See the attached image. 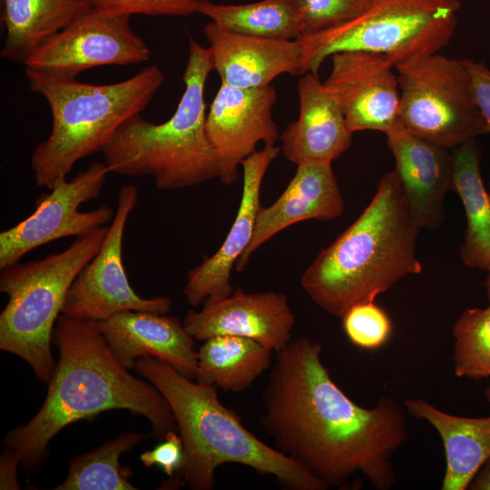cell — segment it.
<instances>
[{"label": "cell", "mask_w": 490, "mask_h": 490, "mask_svg": "<svg viewBox=\"0 0 490 490\" xmlns=\"http://www.w3.org/2000/svg\"><path fill=\"white\" fill-rule=\"evenodd\" d=\"M487 271V277L485 279V288H486V294L489 299V305H490V267L486 270Z\"/></svg>", "instance_id": "cell-36"}, {"label": "cell", "mask_w": 490, "mask_h": 490, "mask_svg": "<svg viewBox=\"0 0 490 490\" xmlns=\"http://www.w3.org/2000/svg\"><path fill=\"white\" fill-rule=\"evenodd\" d=\"M343 328L350 342L364 349H376L390 337L392 323L375 301L359 303L342 316Z\"/></svg>", "instance_id": "cell-29"}, {"label": "cell", "mask_w": 490, "mask_h": 490, "mask_svg": "<svg viewBox=\"0 0 490 490\" xmlns=\"http://www.w3.org/2000/svg\"><path fill=\"white\" fill-rule=\"evenodd\" d=\"M470 74L475 103L490 132V68L483 62L464 59Z\"/></svg>", "instance_id": "cell-33"}, {"label": "cell", "mask_w": 490, "mask_h": 490, "mask_svg": "<svg viewBox=\"0 0 490 490\" xmlns=\"http://www.w3.org/2000/svg\"><path fill=\"white\" fill-rule=\"evenodd\" d=\"M454 370L458 377H490V305L467 309L453 328Z\"/></svg>", "instance_id": "cell-28"}, {"label": "cell", "mask_w": 490, "mask_h": 490, "mask_svg": "<svg viewBox=\"0 0 490 490\" xmlns=\"http://www.w3.org/2000/svg\"><path fill=\"white\" fill-rule=\"evenodd\" d=\"M96 324L113 356L128 370L135 368L140 358L152 357L186 377L196 378L195 339L178 317L127 310Z\"/></svg>", "instance_id": "cell-16"}, {"label": "cell", "mask_w": 490, "mask_h": 490, "mask_svg": "<svg viewBox=\"0 0 490 490\" xmlns=\"http://www.w3.org/2000/svg\"><path fill=\"white\" fill-rule=\"evenodd\" d=\"M279 152L280 148L275 145L264 146L241 162L242 193L232 226L220 249L187 274L183 294L193 308L202 305L209 297L228 296L233 292L231 270L251 240L261 208V183L270 164Z\"/></svg>", "instance_id": "cell-17"}, {"label": "cell", "mask_w": 490, "mask_h": 490, "mask_svg": "<svg viewBox=\"0 0 490 490\" xmlns=\"http://www.w3.org/2000/svg\"><path fill=\"white\" fill-rule=\"evenodd\" d=\"M395 69L400 90L398 118L409 132L450 151L490 133L464 59L436 53L400 63Z\"/></svg>", "instance_id": "cell-9"}, {"label": "cell", "mask_w": 490, "mask_h": 490, "mask_svg": "<svg viewBox=\"0 0 490 490\" xmlns=\"http://www.w3.org/2000/svg\"><path fill=\"white\" fill-rule=\"evenodd\" d=\"M460 8L459 0H367L357 16L297 39L299 74H318L327 58L340 52L386 55L395 66L438 53L455 34Z\"/></svg>", "instance_id": "cell-8"}, {"label": "cell", "mask_w": 490, "mask_h": 490, "mask_svg": "<svg viewBox=\"0 0 490 490\" xmlns=\"http://www.w3.org/2000/svg\"><path fill=\"white\" fill-rule=\"evenodd\" d=\"M182 456L183 444L180 435L175 431H170L160 445L142 453L140 459L145 466H157L172 477L179 469Z\"/></svg>", "instance_id": "cell-32"}, {"label": "cell", "mask_w": 490, "mask_h": 490, "mask_svg": "<svg viewBox=\"0 0 490 490\" xmlns=\"http://www.w3.org/2000/svg\"><path fill=\"white\" fill-rule=\"evenodd\" d=\"M131 17L93 7L33 53L24 69L76 79L82 72L99 66L147 62L150 47L132 29Z\"/></svg>", "instance_id": "cell-12"}, {"label": "cell", "mask_w": 490, "mask_h": 490, "mask_svg": "<svg viewBox=\"0 0 490 490\" xmlns=\"http://www.w3.org/2000/svg\"><path fill=\"white\" fill-rule=\"evenodd\" d=\"M197 13L235 34L279 40H297L301 35L296 0H261L244 5H220L208 0Z\"/></svg>", "instance_id": "cell-26"}, {"label": "cell", "mask_w": 490, "mask_h": 490, "mask_svg": "<svg viewBox=\"0 0 490 490\" xmlns=\"http://www.w3.org/2000/svg\"><path fill=\"white\" fill-rule=\"evenodd\" d=\"M471 490H490V458L484 464L468 485Z\"/></svg>", "instance_id": "cell-35"}, {"label": "cell", "mask_w": 490, "mask_h": 490, "mask_svg": "<svg viewBox=\"0 0 490 490\" xmlns=\"http://www.w3.org/2000/svg\"><path fill=\"white\" fill-rule=\"evenodd\" d=\"M410 212L416 225L432 230L445 221V197L453 191L450 150L409 132L400 122L386 133Z\"/></svg>", "instance_id": "cell-18"}, {"label": "cell", "mask_w": 490, "mask_h": 490, "mask_svg": "<svg viewBox=\"0 0 490 490\" xmlns=\"http://www.w3.org/2000/svg\"><path fill=\"white\" fill-rule=\"evenodd\" d=\"M488 187H489V191H490V181H489Z\"/></svg>", "instance_id": "cell-38"}, {"label": "cell", "mask_w": 490, "mask_h": 490, "mask_svg": "<svg viewBox=\"0 0 490 490\" xmlns=\"http://www.w3.org/2000/svg\"><path fill=\"white\" fill-rule=\"evenodd\" d=\"M301 35L335 27L359 15L367 0H296Z\"/></svg>", "instance_id": "cell-30"}, {"label": "cell", "mask_w": 490, "mask_h": 490, "mask_svg": "<svg viewBox=\"0 0 490 490\" xmlns=\"http://www.w3.org/2000/svg\"><path fill=\"white\" fill-rule=\"evenodd\" d=\"M53 340L59 359L44 402L27 424L8 432L3 443L24 469L40 470L49 456L51 439L66 426L93 420L104 411L125 409L143 416L158 439L177 429L164 397L115 359L96 321L61 314Z\"/></svg>", "instance_id": "cell-2"}, {"label": "cell", "mask_w": 490, "mask_h": 490, "mask_svg": "<svg viewBox=\"0 0 490 490\" xmlns=\"http://www.w3.org/2000/svg\"><path fill=\"white\" fill-rule=\"evenodd\" d=\"M211 71L209 47L190 37L184 91L174 113L162 123L137 114L121 125L102 151L110 172L149 175L160 190L183 189L220 178V159L205 128L204 91Z\"/></svg>", "instance_id": "cell-6"}, {"label": "cell", "mask_w": 490, "mask_h": 490, "mask_svg": "<svg viewBox=\"0 0 490 490\" xmlns=\"http://www.w3.org/2000/svg\"><path fill=\"white\" fill-rule=\"evenodd\" d=\"M137 201L136 186L128 184L119 190L115 214L103 244L73 282L62 314L78 319L100 321L127 310L158 314L171 310L172 302L166 297L146 299L139 296L130 285L124 270L123 234Z\"/></svg>", "instance_id": "cell-10"}, {"label": "cell", "mask_w": 490, "mask_h": 490, "mask_svg": "<svg viewBox=\"0 0 490 490\" xmlns=\"http://www.w3.org/2000/svg\"><path fill=\"white\" fill-rule=\"evenodd\" d=\"M331 57L324 82L339 103L352 132L387 133L399 123L400 90L395 64L386 55L359 51Z\"/></svg>", "instance_id": "cell-14"}, {"label": "cell", "mask_w": 490, "mask_h": 490, "mask_svg": "<svg viewBox=\"0 0 490 490\" xmlns=\"http://www.w3.org/2000/svg\"><path fill=\"white\" fill-rule=\"evenodd\" d=\"M144 435L124 433L96 449L69 461L68 475L55 490H135L132 471L120 465L121 456L134 447Z\"/></svg>", "instance_id": "cell-27"}, {"label": "cell", "mask_w": 490, "mask_h": 490, "mask_svg": "<svg viewBox=\"0 0 490 490\" xmlns=\"http://www.w3.org/2000/svg\"><path fill=\"white\" fill-rule=\"evenodd\" d=\"M107 230L98 228L44 259L1 269L0 291L8 300L0 314V348L23 358L42 382L51 380L56 367L51 343L67 293L99 251Z\"/></svg>", "instance_id": "cell-7"}, {"label": "cell", "mask_w": 490, "mask_h": 490, "mask_svg": "<svg viewBox=\"0 0 490 490\" xmlns=\"http://www.w3.org/2000/svg\"><path fill=\"white\" fill-rule=\"evenodd\" d=\"M110 171L94 162L74 178L59 181L51 192L36 200L34 211L0 233V269L18 262L30 250L69 236H86L112 222L115 211L102 205L89 211L80 206L97 199Z\"/></svg>", "instance_id": "cell-11"}, {"label": "cell", "mask_w": 490, "mask_h": 490, "mask_svg": "<svg viewBox=\"0 0 490 490\" xmlns=\"http://www.w3.org/2000/svg\"><path fill=\"white\" fill-rule=\"evenodd\" d=\"M299 118L279 135L280 151L289 162H331L350 146L353 132L343 111L318 74L307 73L298 82Z\"/></svg>", "instance_id": "cell-20"}, {"label": "cell", "mask_w": 490, "mask_h": 490, "mask_svg": "<svg viewBox=\"0 0 490 490\" xmlns=\"http://www.w3.org/2000/svg\"><path fill=\"white\" fill-rule=\"evenodd\" d=\"M453 191L460 197L466 229L460 257L469 268L490 267V193L480 171V150L475 140L452 150Z\"/></svg>", "instance_id": "cell-24"}, {"label": "cell", "mask_w": 490, "mask_h": 490, "mask_svg": "<svg viewBox=\"0 0 490 490\" xmlns=\"http://www.w3.org/2000/svg\"><path fill=\"white\" fill-rule=\"evenodd\" d=\"M221 83L238 88L270 85L283 74H299L301 49L298 40H279L226 31L213 22L203 27Z\"/></svg>", "instance_id": "cell-21"}, {"label": "cell", "mask_w": 490, "mask_h": 490, "mask_svg": "<svg viewBox=\"0 0 490 490\" xmlns=\"http://www.w3.org/2000/svg\"><path fill=\"white\" fill-rule=\"evenodd\" d=\"M135 369L168 402L183 444L181 464L172 476L192 490H211L215 472L239 464L270 475L287 489L325 490L328 486L296 462L259 439L238 415L219 399L217 387L196 382L152 357L140 358Z\"/></svg>", "instance_id": "cell-4"}, {"label": "cell", "mask_w": 490, "mask_h": 490, "mask_svg": "<svg viewBox=\"0 0 490 490\" xmlns=\"http://www.w3.org/2000/svg\"><path fill=\"white\" fill-rule=\"evenodd\" d=\"M93 8L90 0H3L5 37L0 56L24 64L40 46Z\"/></svg>", "instance_id": "cell-23"}, {"label": "cell", "mask_w": 490, "mask_h": 490, "mask_svg": "<svg viewBox=\"0 0 490 490\" xmlns=\"http://www.w3.org/2000/svg\"><path fill=\"white\" fill-rule=\"evenodd\" d=\"M419 230L397 172L389 171L359 217L303 272L301 287L316 305L342 318L352 306L375 301L422 271L416 254Z\"/></svg>", "instance_id": "cell-3"}, {"label": "cell", "mask_w": 490, "mask_h": 490, "mask_svg": "<svg viewBox=\"0 0 490 490\" xmlns=\"http://www.w3.org/2000/svg\"><path fill=\"white\" fill-rule=\"evenodd\" d=\"M486 400L490 403V386L485 389Z\"/></svg>", "instance_id": "cell-37"}, {"label": "cell", "mask_w": 490, "mask_h": 490, "mask_svg": "<svg viewBox=\"0 0 490 490\" xmlns=\"http://www.w3.org/2000/svg\"><path fill=\"white\" fill-rule=\"evenodd\" d=\"M295 320L284 293H247L237 288L230 295L207 298L200 310L190 309L182 321L198 341L220 335L238 336L278 352L292 340Z\"/></svg>", "instance_id": "cell-15"}, {"label": "cell", "mask_w": 490, "mask_h": 490, "mask_svg": "<svg viewBox=\"0 0 490 490\" xmlns=\"http://www.w3.org/2000/svg\"><path fill=\"white\" fill-rule=\"evenodd\" d=\"M24 73L30 90L41 95L51 111L50 134L31 156L35 183L48 190L65 179L78 161L102 152L121 125L149 105L164 82L156 65L109 84L27 69Z\"/></svg>", "instance_id": "cell-5"}, {"label": "cell", "mask_w": 490, "mask_h": 490, "mask_svg": "<svg viewBox=\"0 0 490 490\" xmlns=\"http://www.w3.org/2000/svg\"><path fill=\"white\" fill-rule=\"evenodd\" d=\"M344 200L331 162H307L297 165L295 175L277 201L258 212L253 236L237 260L245 269L251 255L275 234L306 220H331L342 215Z\"/></svg>", "instance_id": "cell-19"}, {"label": "cell", "mask_w": 490, "mask_h": 490, "mask_svg": "<svg viewBox=\"0 0 490 490\" xmlns=\"http://www.w3.org/2000/svg\"><path fill=\"white\" fill-rule=\"evenodd\" d=\"M404 405L408 414L428 422L442 439L446 471L441 489H467L490 458V416H454L421 398L407 399Z\"/></svg>", "instance_id": "cell-22"}, {"label": "cell", "mask_w": 490, "mask_h": 490, "mask_svg": "<svg viewBox=\"0 0 490 490\" xmlns=\"http://www.w3.org/2000/svg\"><path fill=\"white\" fill-rule=\"evenodd\" d=\"M272 350L243 337L220 335L207 338L197 351L195 380L226 392L240 393L270 365Z\"/></svg>", "instance_id": "cell-25"}, {"label": "cell", "mask_w": 490, "mask_h": 490, "mask_svg": "<svg viewBox=\"0 0 490 490\" xmlns=\"http://www.w3.org/2000/svg\"><path fill=\"white\" fill-rule=\"evenodd\" d=\"M19 457L12 451L4 450L0 458V489H21L18 482Z\"/></svg>", "instance_id": "cell-34"}, {"label": "cell", "mask_w": 490, "mask_h": 490, "mask_svg": "<svg viewBox=\"0 0 490 490\" xmlns=\"http://www.w3.org/2000/svg\"><path fill=\"white\" fill-rule=\"evenodd\" d=\"M308 337L275 352L263 392L262 425L276 449L329 486L356 474L381 490L396 476L391 457L408 436L404 408L381 397L372 408L352 401Z\"/></svg>", "instance_id": "cell-1"}, {"label": "cell", "mask_w": 490, "mask_h": 490, "mask_svg": "<svg viewBox=\"0 0 490 490\" xmlns=\"http://www.w3.org/2000/svg\"><path fill=\"white\" fill-rule=\"evenodd\" d=\"M277 93L272 84L238 88L221 83L206 114L208 138L220 162V180L232 184L239 166L257 152L259 142L274 146L279 139L272 118Z\"/></svg>", "instance_id": "cell-13"}, {"label": "cell", "mask_w": 490, "mask_h": 490, "mask_svg": "<svg viewBox=\"0 0 490 490\" xmlns=\"http://www.w3.org/2000/svg\"><path fill=\"white\" fill-rule=\"evenodd\" d=\"M94 8L118 15L187 17L208 0H90Z\"/></svg>", "instance_id": "cell-31"}]
</instances>
